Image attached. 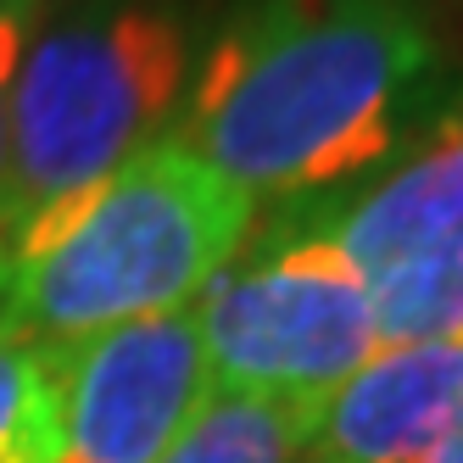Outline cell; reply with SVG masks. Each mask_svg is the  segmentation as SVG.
<instances>
[{"instance_id":"obj_13","label":"cell","mask_w":463,"mask_h":463,"mask_svg":"<svg viewBox=\"0 0 463 463\" xmlns=\"http://www.w3.org/2000/svg\"><path fill=\"white\" fill-rule=\"evenodd\" d=\"M12 6H23V0H12Z\"/></svg>"},{"instance_id":"obj_5","label":"cell","mask_w":463,"mask_h":463,"mask_svg":"<svg viewBox=\"0 0 463 463\" xmlns=\"http://www.w3.org/2000/svg\"><path fill=\"white\" fill-rule=\"evenodd\" d=\"M318 229L369 279L380 346L463 341V112Z\"/></svg>"},{"instance_id":"obj_12","label":"cell","mask_w":463,"mask_h":463,"mask_svg":"<svg viewBox=\"0 0 463 463\" xmlns=\"http://www.w3.org/2000/svg\"><path fill=\"white\" fill-rule=\"evenodd\" d=\"M452 112H463V90H458V107H452Z\"/></svg>"},{"instance_id":"obj_9","label":"cell","mask_w":463,"mask_h":463,"mask_svg":"<svg viewBox=\"0 0 463 463\" xmlns=\"http://www.w3.org/2000/svg\"><path fill=\"white\" fill-rule=\"evenodd\" d=\"M61 452V346L0 329V463H56Z\"/></svg>"},{"instance_id":"obj_11","label":"cell","mask_w":463,"mask_h":463,"mask_svg":"<svg viewBox=\"0 0 463 463\" xmlns=\"http://www.w3.org/2000/svg\"><path fill=\"white\" fill-rule=\"evenodd\" d=\"M430 463H463V441H452L447 452H436V458H430Z\"/></svg>"},{"instance_id":"obj_7","label":"cell","mask_w":463,"mask_h":463,"mask_svg":"<svg viewBox=\"0 0 463 463\" xmlns=\"http://www.w3.org/2000/svg\"><path fill=\"white\" fill-rule=\"evenodd\" d=\"M463 441V341L380 346L313 419L302 463H430Z\"/></svg>"},{"instance_id":"obj_1","label":"cell","mask_w":463,"mask_h":463,"mask_svg":"<svg viewBox=\"0 0 463 463\" xmlns=\"http://www.w3.org/2000/svg\"><path fill=\"white\" fill-rule=\"evenodd\" d=\"M441 51L413 0H241L195 73L184 146L257 195H318L402 151Z\"/></svg>"},{"instance_id":"obj_10","label":"cell","mask_w":463,"mask_h":463,"mask_svg":"<svg viewBox=\"0 0 463 463\" xmlns=\"http://www.w3.org/2000/svg\"><path fill=\"white\" fill-rule=\"evenodd\" d=\"M23 61V6L0 0V179H6V140H12V84Z\"/></svg>"},{"instance_id":"obj_3","label":"cell","mask_w":463,"mask_h":463,"mask_svg":"<svg viewBox=\"0 0 463 463\" xmlns=\"http://www.w3.org/2000/svg\"><path fill=\"white\" fill-rule=\"evenodd\" d=\"M190 79V34L156 0H107L17 61L0 241L162 140Z\"/></svg>"},{"instance_id":"obj_2","label":"cell","mask_w":463,"mask_h":463,"mask_svg":"<svg viewBox=\"0 0 463 463\" xmlns=\"http://www.w3.org/2000/svg\"><path fill=\"white\" fill-rule=\"evenodd\" d=\"M257 202L179 135L0 241V329L73 346L101 329L179 313L251 235Z\"/></svg>"},{"instance_id":"obj_8","label":"cell","mask_w":463,"mask_h":463,"mask_svg":"<svg viewBox=\"0 0 463 463\" xmlns=\"http://www.w3.org/2000/svg\"><path fill=\"white\" fill-rule=\"evenodd\" d=\"M318 408L213 391L195 424L156 463H302Z\"/></svg>"},{"instance_id":"obj_6","label":"cell","mask_w":463,"mask_h":463,"mask_svg":"<svg viewBox=\"0 0 463 463\" xmlns=\"http://www.w3.org/2000/svg\"><path fill=\"white\" fill-rule=\"evenodd\" d=\"M213 402L195 302L61 346L56 463H156Z\"/></svg>"},{"instance_id":"obj_4","label":"cell","mask_w":463,"mask_h":463,"mask_svg":"<svg viewBox=\"0 0 463 463\" xmlns=\"http://www.w3.org/2000/svg\"><path fill=\"white\" fill-rule=\"evenodd\" d=\"M213 391L324 408L380 352L369 279L318 223H279L195 296Z\"/></svg>"}]
</instances>
